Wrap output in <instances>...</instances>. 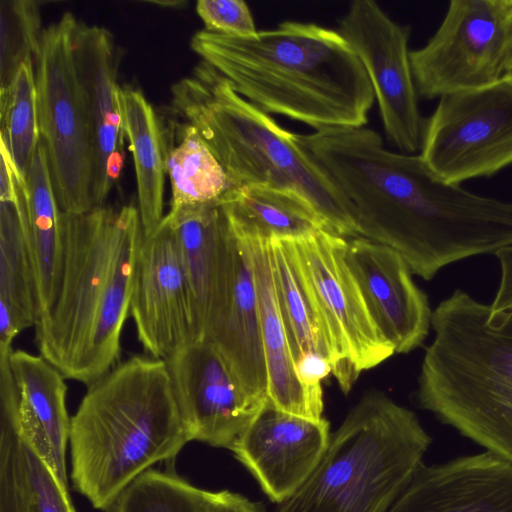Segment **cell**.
<instances>
[{"instance_id":"cell-7","label":"cell","mask_w":512,"mask_h":512,"mask_svg":"<svg viewBox=\"0 0 512 512\" xmlns=\"http://www.w3.org/2000/svg\"><path fill=\"white\" fill-rule=\"evenodd\" d=\"M431 442L413 411L369 391L331 434L311 475L275 512H387Z\"/></svg>"},{"instance_id":"cell-2","label":"cell","mask_w":512,"mask_h":512,"mask_svg":"<svg viewBox=\"0 0 512 512\" xmlns=\"http://www.w3.org/2000/svg\"><path fill=\"white\" fill-rule=\"evenodd\" d=\"M191 49L249 102L315 132L365 127L375 95L338 30L287 20L248 36L201 30Z\"/></svg>"},{"instance_id":"cell-8","label":"cell","mask_w":512,"mask_h":512,"mask_svg":"<svg viewBox=\"0 0 512 512\" xmlns=\"http://www.w3.org/2000/svg\"><path fill=\"white\" fill-rule=\"evenodd\" d=\"M70 13L44 29L34 59L41 141L61 212L94 207L93 145L85 92L78 74Z\"/></svg>"},{"instance_id":"cell-10","label":"cell","mask_w":512,"mask_h":512,"mask_svg":"<svg viewBox=\"0 0 512 512\" xmlns=\"http://www.w3.org/2000/svg\"><path fill=\"white\" fill-rule=\"evenodd\" d=\"M512 0H452L427 43L410 52L418 96L427 100L489 86L504 76Z\"/></svg>"},{"instance_id":"cell-34","label":"cell","mask_w":512,"mask_h":512,"mask_svg":"<svg viewBox=\"0 0 512 512\" xmlns=\"http://www.w3.org/2000/svg\"><path fill=\"white\" fill-rule=\"evenodd\" d=\"M500 264V282L495 297L489 304V318L512 312V245L496 252Z\"/></svg>"},{"instance_id":"cell-5","label":"cell","mask_w":512,"mask_h":512,"mask_svg":"<svg viewBox=\"0 0 512 512\" xmlns=\"http://www.w3.org/2000/svg\"><path fill=\"white\" fill-rule=\"evenodd\" d=\"M170 112L197 129L235 187L295 192L332 233L359 237L354 206L302 143L204 61L171 87Z\"/></svg>"},{"instance_id":"cell-32","label":"cell","mask_w":512,"mask_h":512,"mask_svg":"<svg viewBox=\"0 0 512 512\" xmlns=\"http://www.w3.org/2000/svg\"><path fill=\"white\" fill-rule=\"evenodd\" d=\"M0 14V90H4L26 60L34 61L44 29L36 1L3 0Z\"/></svg>"},{"instance_id":"cell-38","label":"cell","mask_w":512,"mask_h":512,"mask_svg":"<svg viewBox=\"0 0 512 512\" xmlns=\"http://www.w3.org/2000/svg\"><path fill=\"white\" fill-rule=\"evenodd\" d=\"M507 78H509L511 81H512V73L511 74H508V75H505Z\"/></svg>"},{"instance_id":"cell-28","label":"cell","mask_w":512,"mask_h":512,"mask_svg":"<svg viewBox=\"0 0 512 512\" xmlns=\"http://www.w3.org/2000/svg\"><path fill=\"white\" fill-rule=\"evenodd\" d=\"M268 241L275 294L294 363L303 355L316 353L332 367V339L302 270L296 241Z\"/></svg>"},{"instance_id":"cell-30","label":"cell","mask_w":512,"mask_h":512,"mask_svg":"<svg viewBox=\"0 0 512 512\" xmlns=\"http://www.w3.org/2000/svg\"><path fill=\"white\" fill-rule=\"evenodd\" d=\"M1 141L24 182L41 141L34 61L26 60L0 90Z\"/></svg>"},{"instance_id":"cell-1","label":"cell","mask_w":512,"mask_h":512,"mask_svg":"<svg viewBox=\"0 0 512 512\" xmlns=\"http://www.w3.org/2000/svg\"><path fill=\"white\" fill-rule=\"evenodd\" d=\"M354 206L359 235L431 280L445 266L512 245V202L446 182L423 158L393 152L365 127L300 134Z\"/></svg>"},{"instance_id":"cell-6","label":"cell","mask_w":512,"mask_h":512,"mask_svg":"<svg viewBox=\"0 0 512 512\" xmlns=\"http://www.w3.org/2000/svg\"><path fill=\"white\" fill-rule=\"evenodd\" d=\"M489 310L461 289L437 305L414 397L419 408L512 462V312L489 318Z\"/></svg>"},{"instance_id":"cell-24","label":"cell","mask_w":512,"mask_h":512,"mask_svg":"<svg viewBox=\"0 0 512 512\" xmlns=\"http://www.w3.org/2000/svg\"><path fill=\"white\" fill-rule=\"evenodd\" d=\"M23 190L26 234L35 278L37 323L54 306L63 270L61 210L42 141L23 182Z\"/></svg>"},{"instance_id":"cell-16","label":"cell","mask_w":512,"mask_h":512,"mask_svg":"<svg viewBox=\"0 0 512 512\" xmlns=\"http://www.w3.org/2000/svg\"><path fill=\"white\" fill-rule=\"evenodd\" d=\"M346 261L374 323L395 353L406 354L422 346L433 311L402 255L359 236L347 240Z\"/></svg>"},{"instance_id":"cell-11","label":"cell","mask_w":512,"mask_h":512,"mask_svg":"<svg viewBox=\"0 0 512 512\" xmlns=\"http://www.w3.org/2000/svg\"><path fill=\"white\" fill-rule=\"evenodd\" d=\"M295 241L302 270L332 339V373L347 394L361 371L391 357L394 347L374 323L349 268L347 239L322 230Z\"/></svg>"},{"instance_id":"cell-15","label":"cell","mask_w":512,"mask_h":512,"mask_svg":"<svg viewBox=\"0 0 512 512\" xmlns=\"http://www.w3.org/2000/svg\"><path fill=\"white\" fill-rule=\"evenodd\" d=\"M329 422L298 417L268 399L230 449L276 503L290 498L314 471L330 442Z\"/></svg>"},{"instance_id":"cell-29","label":"cell","mask_w":512,"mask_h":512,"mask_svg":"<svg viewBox=\"0 0 512 512\" xmlns=\"http://www.w3.org/2000/svg\"><path fill=\"white\" fill-rule=\"evenodd\" d=\"M119 96L136 175L137 208L143 232H148L164 218L166 171L159 119L141 90L122 86Z\"/></svg>"},{"instance_id":"cell-36","label":"cell","mask_w":512,"mask_h":512,"mask_svg":"<svg viewBox=\"0 0 512 512\" xmlns=\"http://www.w3.org/2000/svg\"><path fill=\"white\" fill-rule=\"evenodd\" d=\"M208 512H266V510L262 503L251 501L229 490H221L209 492Z\"/></svg>"},{"instance_id":"cell-26","label":"cell","mask_w":512,"mask_h":512,"mask_svg":"<svg viewBox=\"0 0 512 512\" xmlns=\"http://www.w3.org/2000/svg\"><path fill=\"white\" fill-rule=\"evenodd\" d=\"M158 119L170 210L220 204L235 186L197 129L171 112Z\"/></svg>"},{"instance_id":"cell-37","label":"cell","mask_w":512,"mask_h":512,"mask_svg":"<svg viewBox=\"0 0 512 512\" xmlns=\"http://www.w3.org/2000/svg\"><path fill=\"white\" fill-rule=\"evenodd\" d=\"M512 73V16L510 18L505 50L504 76Z\"/></svg>"},{"instance_id":"cell-18","label":"cell","mask_w":512,"mask_h":512,"mask_svg":"<svg viewBox=\"0 0 512 512\" xmlns=\"http://www.w3.org/2000/svg\"><path fill=\"white\" fill-rule=\"evenodd\" d=\"M387 512H512V462L489 451L421 462Z\"/></svg>"},{"instance_id":"cell-35","label":"cell","mask_w":512,"mask_h":512,"mask_svg":"<svg viewBox=\"0 0 512 512\" xmlns=\"http://www.w3.org/2000/svg\"><path fill=\"white\" fill-rule=\"evenodd\" d=\"M294 369L299 381L309 388H320L321 381L332 372L330 362L316 353L301 356Z\"/></svg>"},{"instance_id":"cell-14","label":"cell","mask_w":512,"mask_h":512,"mask_svg":"<svg viewBox=\"0 0 512 512\" xmlns=\"http://www.w3.org/2000/svg\"><path fill=\"white\" fill-rule=\"evenodd\" d=\"M165 362L192 441L230 450L266 403H257L243 392L208 338L191 343Z\"/></svg>"},{"instance_id":"cell-13","label":"cell","mask_w":512,"mask_h":512,"mask_svg":"<svg viewBox=\"0 0 512 512\" xmlns=\"http://www.w3.org/2000/svg\"><path fill=\"white\" fill-rule=\"evenodd\" d=\"M138 341L148 356L167 359L202 339L194 301L166 218L143 232L130 304Z\"/></svg>"},{"instance_id":"cell-21","label":"cell","mask_w":512,"mask_h":512,"mask_svg":"<svg viewBox=\"0 0 512 512\" xmlns=\"http://www.w3.org/2000/svg\"><path fill=\"white\" fill-rule=\"evenodd\" d=\"M9 364L18 394L19 433L68 488L66 450L71 417L66 378L43 356L24 350H12Z\"/></svg>"},{"instance_id":"cell-31","label":"cell","mask_w":512,"mask_h":512,"mask_svg":"<svg viewBox=\"0 0 512 512\" xmlns=\"http://www.w3.org/2000/svg\"><path fill=\"white\" fill-rule=\"evenodd\" d=\"M209 492L173 471L150 469L122 492L109 512H208Z\"/></svg>"},{"instance_id":"cell-27","label":"cell","mask_w":512,"mask_h":512,"mask_svg":"<svg viewBox=\"0 0 512 512\" xmlns=\"http://www.w3.org/2000/svg\"><path fill=\"white\" fill-rule=\"evenodd\" d=\"M21 183L18 201H0V350L35 326V278L29 251Z\"/></svg>"},{"instance_id":"cell-3","label":"cell","mask_w":512,"mask_h":512,"mask_svg":"<svg viewBox=\"0 0 512 512\" xmlns=\"http://www.w3.org/2000/svg\"><path fill=\"white\" fill-rule=\"evenodd\" d=\"M63 270L49 314L35 325L39 354L87 387L119 363L143 236L134 205L61 212Z\"/></svg>"},{"instance_id":"cell-20","label":"cell","mask_w":512,"mask_h":512,"mask_svg":"<svg viewBox=\"0 0 512 512\" xmlns=\"http://www.w3.org/2000/svg\"><path fill=\"white\" fill-rule=\"evenodd\" d=\"M165 216L176 239L203 339L216 322L228 294L230 227L220 204L170 210Z\"/></svg>"},{"instance_id":"cell-12","label":"cell","mask_w":512,"mask_h":512,"mask_svg":"<svg viewBox=\"0 0 512 512\" xmlns=\"http://www.w3.org/2000/svg\"><path fill=\"white\" fill-rule=\"evenodd\" d=\"M337 30L367 72L387 140L401 153L420 151L426 119L410 60L411 27L393 20L374 0H355Z\"/></svg>"},{"instance_id":"cell-25","label":"cell","mask_w":512,"mask_h":512,"mask_svg":"<svg viewBox=\"0 0 512 512\" xmlns=\"http://www.w3.org/2000/svg\"><path fill=\"white\" fill-rule=\"evenodd\" d=\"M220 205L231 231L245 240H301L322 230L331 232L309 201L287 190L235 187Z\"/></svg>"},{"instance_id":"cell-17","label":"cell","mask_w":512,"mask_h":512,"mask_svg":"<svg viewBox=\"0 0 512 512\" xmlns=\"http://www.w3.org/2000/svg\"><path fill=\"white\" fill-rule=\"evenodd\" d=\"M75 54L92 136L93 204L102 206L123 167L125 132L119 96L121 86L117 82L120 52L108 29L79 22Z\"/></svg>"},{"instance_id":"cell-33","label":"cell","mask_w":512,"mask_h":512,"mask_svg":"<svg viewBox=\"0 0 512 512\" xmlns=\"http://www.w3.org/2000/svg\"><path fill=\"white\" fill-rule=\"evenodd\" d=\"M195 9L208 32L248 36L258 31L251 10L243 0H199Z\"/></svg>"},{"instance_id":"cell-23","label":"cell","mask_w":512,"mask_h":512,"mask_svg":"<svg viewBox=\"0 0 512 512\" xmlns=\"http://www.w3.org/2000/svg\"><path fill=\"white\" fill-rule=\"evenodd\" d=\"M257 287L269 401L286 413L318 421L323 391L298 379L275 294L268 240H247Z\"/></svg>"},{"instance_id":"cell-9","label":"cell","mask_w":512,"mask_h":512,"mask_svg":"<svg viewBox=\"0 0 512 512\" xmlns=\"http://www.w3.org/2000/svg\"><path fill=\"white\" fill-rule=\"evenodd\" d=\"M420 156L446 182L491 177L512 165V81L443 95L426 119Z\"/></svg>"},{"instance_id":"cell-19","label":"cell","mask_w":512,"mask_h":512,"mask_svg":"<svg viewBox=\"0 0 512 512\" xmlns=\"http://www.w3.org/2000/svg\"><path fill=\"white\" fill-rule=\"evenodd\" d=\"M206 338L214 343L243 392L265 404L267 372L251 248L232 231L228 294Z\"/></svg>"},{"instance_id":"cell-4","label":"cell","mask_w":512,"mask_h":512,"mask_svg":"<svg viewBox=\"0 0 512 512\" xmlns=\"http://www.w3.org/2000/svg\"><path fill=\"white\" fill-rule=\"evenodd\" d=\"M190 441L165 360L134 355L89 385L71 417L73 486L109 512L133 481Z\"/></svg>"},{"instance_id":"cell-22","label":"cell","mask_w":512,"mask_h":512,"mask_svg":"<svg viewBox=\"0 0 512 512\" xmlns=\"http://www.w3.org/2000/svg\"><path fill=\"white\" fill-rule=\"evenodd\" d=\"M18 394L9 368L0 371V512H76L66 488L22 438Z\"/></svg>"}]
</instances>
